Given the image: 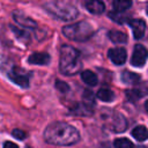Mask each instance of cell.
<instances>
[{
	"instance_id": "6da1fadb",
	"label": "cell",
	"mask_w": 148,
	"mask_h": 148,
	"mask_svg": "<svg viewBox=\"0 0 148 148\" xmlns=\"http://www.w3.org/2000/svg\"><path fill=\"white\" fill-rule=\"evenodd\" d=\"M44 139L50 145L71 146L80 140L79 131L68 123L54 121L51 123L44 131Z\"/></svg>"
},
{
	"instance_id": "7a4b0ae2",
	"label": "cell",
	"mask_w": 148,
	"mask_h": 148,
	"mask_svg": "<svg viewBox=\"0 0 148 148\" xmlns=\"http://www.w3.org/2000/svg\"><path fill=\"white\" fill-rule=\"evenodd\" d=\"M82 64L80 53L76 49L69 45H62L60 49L59 69L65 75H73L81 71Z\"/></svg>"
},
{
	"instance_id": "3957f363",
	"label": "cell",
	"mask_w": 148,
	"mask_h": 148,
	"mask_svg": "<svg viewBox=\"0 0 148 148\" xmlns=\"http://www.w3.org/2000/svg\"><path fill=\"white\" fill-rule=\"evenodd\" d=\"M45 10L53 17L61 21H71L77 16V9L69 2L49 1L44 5Z\"/></svg>"
},
{
	"instance_id": "277c9868",
	"label": "cell",
	"mask_w": 148,
	"mask_h": 148,
	"mask_svg": "<svg viewBox=\"0 0 148 148\" xmlns=\"http://www.w3.org/2000/svg\"><path fill=\"white\" fill-rule=\"evenodd\" d=\"M62 34L71 40L84 42L89 39L94 34V28L86 21H80L73 24H67L62 28Z\"/></svg>"
},
{
	"instance_id": "5b68a950",
	"label": "cell",
	"mask_w": 148,
	"mask_h": 148,
	"mask_svg": "<svg viewBox=\"0 0 148 148\" xmlns=\"http://www.w3.org/2000/svg\"><path fill=\"white\" fill-rule=\"evenodd\" d=\"M147 58H148V50L143 45L136 44L134 46V50H133V56H132V59H131V64L135 67H141V66L145 65Z\"/></svg>"
},
{
	"instance_id": "8992f818",
	"label": "cell",
	"mask_w": 148,
	"mask_h": 148,
	"mask_svg": "<svg viewBox=\"0 0 148 148\" xmlns=\"http://www.w3.org/2000/svg\"><path fill=\"white\" fill-rule=\"evenodd\" d=\"M8 77L17 86H20L21 88H28L29 87V79L27 75L22 74L21 71L16 67H13L9 72H8Z\"/></svg>"
},
{
	"instance_id": "52a82bcc",
	"label": "cell",
	"mask_w": 148,
	"mask_h": 148,
	"mask_svg": "<svg viewBox=\"0 0 148 148\" xmlns=\"http://www.w3.org/2000/svg\"><path fill=\"white\" fill-rule=\"evenodd\" d=\"M13 17H14L15 22L18 23V25H21V27H23L25 29H35L37 27V23L32 18L28 17L27 15H24L22 12H18V10L14 12L13 13Z\"/></svg>"
},
{
	"instance_id": "ba28073f",
	"label": "cell",
	"mask_w": 148,
	"mask_h": 148,
	"mask_svg": "<svg viewBox=\"0 0 148 148\" xmlns=\"http://www.w3.org/2000/svg\"><path fill=\"white\" fill-rule=\"evenodd\" d=\"M109 58L110 60L114 64V65H123L125 61H126V57H127V53H126V50L123 49V47H114V49H111L109 50Z\"/></svg>"
},
{
	"instance_id": "9c48e42d",
	"label": "cell",
	"mask_w": 148,
	"mask_h": 148,
	"mask_svg": "<svg viewBox=\"0 0 148 148\" xmlns=\"http://www.w3.org/2000/svg\"><path fill=\"white\" fill-rule=\"evenodd\" d=\"M72 113L73 114H76V116H84V117H88V116H91L94 113V110H92V105L86 103V102H80V103H76L74 104V106L71 109Z\"/></svg>"
},
{
	"instance_id": "30bf717a",
	"label": "cell",
	"mask_w": 148,
	"mask_h": 148,
	"mask_svg": "<svg viewBox=\"0 0 148 148\" xmlns=\"http://www.w3.org/2000/svg\"><path fill=\"white\" fill-rule=\"evenodd\" d=\"M128 23L132 27V31H133L134 38H136V39L142 38L143 35H145V31H146V23L140 18L130 20Z\"/></svg>"
},
{
	"instance_id": "8fae6325",
	"label": "cell",
	"mask_w": 148,
	"mask_h": 148,
	"mask_svg": "<svg viewBox=\"0 0 148 148\" xmlns=\"http://www.w3.org/2000/svg\"><path fill=\"white\" fill-rule=\"evenodd\" d=\"M51 58L47 53L45 52H35L32 53L29 58H28V62L29 64H32V65H40V66H44V65H47L50 62Z\"/></svg>"
},
{
	"instance_id": "7c38bea8",
	"label": "cell",
	"mask_w": 148,
	"mask_h": 148,
	"mask_svg": "<svg viewBox=\"0 0 148 148\" xmlns=\"http://www.w3.org/2000/svg\"><path fill=\"white\" fill-rule=\"evenodd\" d=\"M84 6L87 8V10L91 14H102L105 9V5L102 1L98 0H89L84 2Z\"/></svg>"
},
{
	"instance_id": "4fadbf2b",
	"label": "cell",
	"mask_w": 148,
	"mask_h": 148,
	"mask_svg": "<svg viewBox=\"0 0 148 148\" xmlns=\"http://www.w3.org/2000/svg\"><path fill=\"white\" fill-rule=\"evenodd\" d=\"M81 79H82V81H83L84 83H87L88 86H96L97 82H98L97 75H96L94 72L89 71V69H86V71H83V72L81 73Z\"/></svg>"
},
{
	"instance_id": "5bb4252c",
	"label": "cell",
	"mask_w": 148,
	"mask_h": 148,
	"mask_svg": "<svg viewBox=\"0 0 148 148\" xmlns=\"http://www.w3.org/2000/svg\"><path fill=\"white\" fill-rule=\"evenodd\" d=\"M108 35H109V38L113 43H117V44H123V43H126V40H127L126 34H124L119 30H111V31H109Z\"/></svg>"
},
{
	"instance_id": "9a60e30c",
	"label": "cell",
	"mask_w": 148,
	"mask_h": 148,
	"mask_svg": "<svg viewBox=\"0 0 148 148\" xmlns=\"http://www.w3.org/2000/svg\"><path fill=\"white\" fill-rule=\"evenodd\" d=\"M132 135L134 136V139H136L138 141H145L148 139V130L142 126V125H139L136 126L133 131H132Z\"/></svg>"
},
{
	"instance_id": "2e32d148",
	"label": "cell",
	"mask_w": 148,
	"mask_h": 148,
	"mask_svg": "<svg viewBox=\"0 0 148 148\" xmlns=\"http://www.w3.org/2000/svg\"><path fill=\"white\" fill-rule=\"evenodd\" d=\"M139 80H140V76L136 73H133V72H130V71H125L121 74V81L124 83L133 84V83H136Z\"/></svg>"
},
{
	"instance_id": "e0dca14e",
	"label": "cell",
	"mask_w": 148,
	"mask_h": 148,
	"mask_svg": "<svg viewBox=\"0 0 148 148\" xmlns=\"http://www.w3.org/2000/svg\"><path fill=\"white\" fill-rule=\"evenodd\" d=\"M97 98H99L103 102H112L114 99V94L112 90L108 88H102L97 91Z\"/></svg>"
},
{
	"instance_id": "ac0fdd59",
	"label": "cell",
	"mask_w": 148,
	"mask_h": 148,
	"mask_svg": "<svg viewBox=\"0 0 148 148\" xmlns=\"http://www.w3.org/2000/svg\"><path fill=\"white\" fill-rule=\"evenodd\" d=\"M127 126V123H126V119L121 116V114H117L116 118H114V125H113V131L114 132H124L125 128Z\"/></svg>"
},
{
	"instance_id": "d6986e66",
	"label": "cell",
	"mask_w": 148,
	"mask_h": 148,
	"mask_svg": "<svg viewBox=\"0 0 148 148\" xmlns=\"http://www.w3.org/2000/svg\"><path fill=\"white\" fill-rule=\"evenodd\" d=\"M112 6L117 13H120V12H125L127 8H130L132 6V2L128 0H116V1H113Z\"/></svg>"
},
{
	"instance_id": "ffe728a7",
	"label": "cell",
	"mask_w": 148,
	"mask_h": 148,
	"mask_svg": "<svg viewBox=\"0 0 148 148\" xmlns=\"http://www.w3.org/2000/svg\"><path fill=\"white\" fill-rule=\"evenodd\" d=\"M114 147L116 148H133V143L132 141H130L128 139L126 138H119V139H116L114 142H113Z\"/></svg>"
},
{
	"instance_id": "44dd1931",
	"label": "cell",
	"mask_w": 148,
	"mask_h": 148,
	"mask_svg": "<svg viewBox=\"0 0 148 148\" xmlns=\"http://www.w3.org/2000/svg\"><path fill=\"white\" fill-rule=\"evenodd\" d=\"M142 92L138 89H130V90H126V97L128 101L131 102H136L138 99H140L142 97Z\"/></svg>"
},
{
	"instance_id": "7402d4cb",
	"label": "cell",
	"mask_w": 148,
	"mask_h": 148,
	"mask_svg": "<svg viewBox=\"0 0 148 148\" xmlns=\"http://www.w3.org/2000/svg\"><path fill=\"white\" fill-rule=\"evenodd\" d=\"M56 88L60 91V92H62V94H66V92H68V90H69V86L66 83V82H64V81H61V80H56Z\"/></svg>"
},
{
	"instance_id": "603a6c76",
	"label": "cell",
	"mask_w": 148,
	"mask_h": 148,
	"mask_svg": "<svg viewBox=\"0 0 148 148\" xmlns=\"http://www.w3.org/2000/svg\"><path fill=\"white\" fill-rule=\"evenodd\" d=\"M83 99H84L86 103L92 105L94 104V95H92V92L90 90H86L83 92Z\"/></svg>"
},
{
	"instance_id": "cb8c5ba5",
	"label": "cell",
	"mask_w": 148,
	"mask_h": 148,
	"mask_svg": "<svg viewBox=\"0 0 148 148\" xmlns=\"http://www.w3.org/2000/svg\"><path fill=\"white\" fill-rule=\"evenodd\" d=\"M12 135L14 136V138H16V139H18V140H23L24 138H25V133L22 131V130H13V132H12Z\"/></svg>"
},
{
	"instance_id": "d4e9b609",
	"label": "cell",
	"mask_w": 148,
	"mask_h": 148,
	"mask_svg": "<svg viewBox=\"0 0 148 148\" xmlns=\"http://www.w3.org/2000/svg\"><path fill=\"white\" fill-rule=\"evenodd\" d=\"M109 16H110V17H112V20H113V21H116V22H118V23H124V20H123L124 17H123V16H120V15H114V14H111V13H110V14H109Z\"/></svg>"
},
{
	"instance_id": "484cf974",
	"label": "cell",
	"mask_w": 148,
	"mask_h": 148,
	"mask_svg": "<svg viewBox=\"0 0 148 148\" xmlns=\"http://www.w3.org/2000/svg\"><path fill=\"white\" fill-rule=\"evenodd\" d=\"M3 148H18V147H17L16 143H14L12 141H6L3 143Z\"/></svg>"
},
{
	"instance_id": "4316f807",
	"label": "cell",
	"mask_w": 148,
	"mask_h": 148,
	"mask_svg": "<svg viewBox=\"0 0 148 148\" xmlns=\"http://www.w3.org/2000/svg\"><path fill=\"white\" fill-rule=\"evenodd\" d=\"M145 109H146V111L148 113V101H146V103H145Z\"/></svg>"
},
{
	"instance_id": "83f0119b",
	"label": "cell",
	"mask_w": 148,
	"mask_h": 148,
	"mask_svg": "<svg viewBox=\"0 0 148 148\" xmlns=\"http://www.w3.org/2000/svg\"><path fill=\"white\" fill-rule=\"evenodd\" d=\"M147 14H148V7H147Z\"/></svg>"
},
{
	"instance_id": "f1b7e54d",
	"label": "cell",
	"mask_w": 148,
	"mask_h": 148,
	"mask_svg": "<svg viewBox=\"0 0 148 148\" xmlns=\"http://www.w3.org/2000/svg\"><path fill=\"white\" fill-rule=\"evenodd\" d=\"M27 148H30V147H27Z\"/></svg>"
}]
</instances>
